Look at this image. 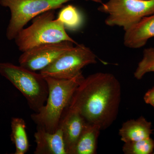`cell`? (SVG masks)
<instances>
[{
    "instance_id": "12",
    "label": "cell",
    "mask_w": 154,
    "mask_h": 154,
    "mask_svg": "<svg viewBox=\"0 0 154 154\" xmlns=\"http://www.w3.org/2000/svg\"><path fill=\"white\" fill-rule=\"evenodd\" d=\"M152 133L151 122L143 116L125 122L119 130L121 140L124 143L149 138Z\"/></svg>"
},
{
    "instance_id": "5",
    "label": "cell",
    "mask_w": 154,
    "mask_h": 154,
    "mask_svg": "<svg viewBox=\"0 0 154 154\" xmlns=\"http://www.w3.org/2000/svg\"><path fill=\"white\" fill-rule=\"evenodd\" d=\"M72 1L73 0H0V5L8 8L11 13L6 37L9 40L15 39L31 19L47 11L61 8ZM86 1L103 3L102 0Z\"/></svg>"
},
{
    "instance_id": "4",
    "label": "cell",
    "mask_w": 154,
    "mask_h": 154,
    "mask_svg": "<svg viewBox=\"0 0 154 154\" xmlns=\"http://www.w3.org/2000/svg\"><path fill=\"white\" fill-rule=\"evenodd\" d=\"M0 75L22 93L34 113L44 106L48 96V88L45 78L40 73L10 63H0Z\"/></svg>"
},
{
    "instance_id": "2",
    "label": "cell",
    "mask_w": 154,
    "mask_h": 154,
    "mask_svg": "<svg viewBox=\"0 0 154 154\" xmlns=\"http://www.w3.org/2000/svg\"><path fill=\"white\" fill-rule=\"evenodd\" d=\"M45 78L48 88L47 100L39 111L32 113L30 117L36 126L54 133L58 128L63 114L75 91L85 77L82 73L69 79Z\"/></svg>"
},
{
    "instance_id": "9",
    "label": "cell",
    "mask_w": 154,
    "mask_h": 154,
    "mask_svg": "<svg viewBox=\"0 0 154 154\" xmlns=\"http://www.w3.org/2000/svg\"><path fill=\"white\" fill-rule=\"evenodd\" d=\"M88 122L77 110L66 108L60 122L67 154H70Z\"/></svg>"
},
{
    "instance_id": "17",
    "label": "cell",
    "mask_w": 154,
    "mask_h": 154,
    "mask_svg": "<svg viewBox=\"0 0 154 154\" xmlns=\"http://www.w3.org/2000/svg\"><path fill=\"white\" fill-rule=\"evenodd\" d=\"M150 72H154V47L144 50L143 57L139 63L134 75L137 79L140 80L146 74Z\"/></svg>"
},
{
    "instance_id": "16",
    "label": "cell",
    "mask_w": 154,
    "mask_h": 154,
    "mask_svg": "<svg viewBox=\"0 0 154 154\" xmlns=\"http://www.w3.org/2000/svg\"><path fill=\"white\" fill-rule=\"evenodd\" d=\"M154 141L150 137L142 140L124 143L122 151L125 154H150L153 152Z\"/></svg>"
},
{
    "instance_id": "8",
    "label": "cell",
    "mask_w": 154,
    "mask_h": 154,
    "mask_svg": "<svg viewBox=\"0 0 154 154\" xmlns=\"http://www.w3.org/2000/svg\"><path fill=\"white\" fill-rule=\"evenodd\" d=\"M74 44L71 42L63 41L33 48L22 52L19 59V65L33 71H40L73 47Z\"/></svg>"
},
{
    "instance_id": "3",
    "label": "cell",
    "mask_w": 154,
    "mask_h": 154,
    "mask_svg": "<svg viewBox=\"0 0 154 154\" xmlns=\"http://www.w3.org/2000/svg\"><path fill=\"white\" fill-rule=\"evenodd\" d=\"M33 19L31 25L22 29L14 39L22 52L42 45L63 41L78 44L66 33L62 23L55 19L54 10L47 11Z\"/></svg>"
},
{
    "instance_id": "6",
    "label": "cell",
    "mask_w": 154,
    "mask_h": 154,
    "mask_svg": "<svg viewBox=\"0 0 154 154\" xmlns=\"http://www.w3.org/2000/svg\"><path fill=\"white\" fill-rule=\"evenodd\" d=\"M101 5L98 11L108 14L105 24L122 27L125 31L154 14V0H108Z\"/></svg>"
},
{
    "instance_id": "18",
    "label": "cell",
    "mask_w": 154,
    "mask_h": 154,
    "mask_svg": "<svg viewBox=\"0 0 154 154\" xmlns=\"http://www.w3.org/2000/svg\"><path fill=\"white\" fill-rule=\"evenodd\" d=\"M143 99L146 104L151 105L154 108V87L146 93Z\"/></svg>"
},
{
    "instance_id": "7",
    "label": "cell",
    "mask_w": 154,
    "mask_h": 154,
    "mask_svg": "<svg viewBox=\"0 0 154 154\" xmlns=\"http://www.w3.org/2000/svg\"><path fill=\"white\" fill-rule=\"evenodd\" d=\"M96 54L89 48L78 44L61 54L40 71L44 78L69 79L82 73V69L97 63Z\"/></svg>"
},
{
    "instance_id": "11",
    "label": "cell",
    "mask_w": 154,
    "mask_h": 154,
    "mask_svg": "<svg viewBox=\"0 0 154 154\" xmlns=\"http://www.w3.org/2000/svg\"><path fill=\"white\" fill-rule=\"evenodd\" d=\"M154 37V14L143 18L129 29L125 30L123 41L131 48L142 47L149 38Z\"/></svg>"
},
{
    "instance_id": "15",
    "label": "cell",
    "mask_w": 154,
    "mask_h": 154,
    "mask_svg": "<svg viewBox=\"0 0 154 154\" xmlns=\"http://www.w3.org/2000/svg\"><path fill=\"white\" fill-rule=\"evenodd\" d=\"M57 19L62 23L66 29L72 31L79 30L84 22L82 13L72 5H68L63 8Z\"/></svg>"
},
{
    "instance_id": "14",
    "label": "cell",
    "mask_w": 154,
    "mask_h": 154,
    "mask_svg": "<svg viewBox=\"0 0 154 154\" xmlns=\"http://www.w3.org/2000/svg\"><path fill=\"white\" fill-rule=\"evenodd\" d=\"M11 140L16 147L14 154H25L30 145L26 132V123L24 119L13 117L11 121Z\"/></svg>"
},
{
    "instance_id": "19",
    "label": "cell",
    "mask_w": 154,
    "mask_h": 154,
    "mask_svg": "<svg viewBox=\"0 0 154 154\" xmlns=\"http://www.w3.org/2000/svg\"><path fill=\"white\" fill-rule=\"evenodd\" d=\"M152 154H154V152H153V153H152Z\"/></svg>"
},
{
    "instance_id": "10",
    "label": "cell",
    "mask_w": 154,
    "mask_h": 154,
    "mask_svg": "<svg viewBox=\"0 0 154 154\" xmlns=\"http://www.w3.org/2000/svg\"><path fill=\"white\" fill-rule=\"evenodd\" d=\"M34 137L36 143L34 154H67L60 128L55 132L51 133L42 127L36 126Z\"/></svg>"
},
{
    "instance_id": "13",
    "label": "cell",
    "mask_w": 154,
    "mask_h": 154,
    "mask_svg": "<svg viewBox=\"0 0 154 154\" xmlns=\"http://www.w3.org/2000/svg\"><path fill=\"white\" fill-rule=\"evenodd\" d=\"M102 130L95 124L87 123L70 154H96L98 138Z\"/></svg>"
},
{
    "instance_id": "1",
    "label": "cell",
    "mask_w": 154,
    "mask_h": 154,
    "mask_svg": "<svg viewBox=\"0 0 154 154\" xmlns=\"http://www.w3.org/2000/svg\"><path fill=\"white\" fill-rule=\"evenodd\" d=\"M121 87L110 73L97 72L84 78L66 108L77 110L88 123L107 129L118 115Z\"/></svg>"
}]
</instances>
